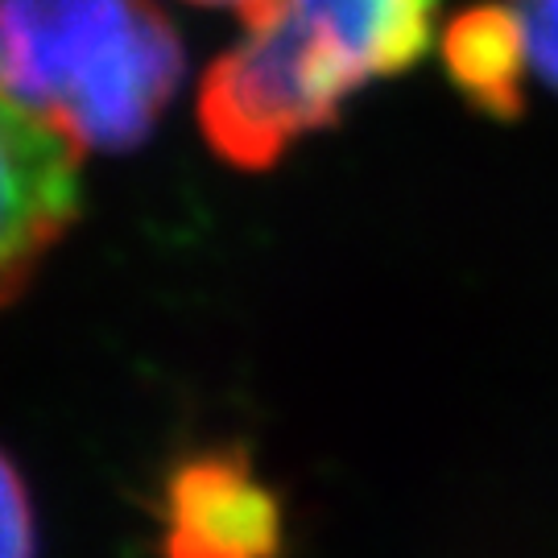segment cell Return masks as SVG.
Returning a JSON list of instances; mask_svg holds the SVG:
<instances>
[{
	"label": "cell",
	"mask_w": 558,
	"mask_h": 558,
	"mask_svg": "<svg viewBox=\"0 0 558 558\" xmlns=\"http://www.w3.org/2000/svg\"><path fill=\"white\" fill-rule=\"evenodd\" d=\"M435 0H269L207 66L199 129L228 166L265 170L339 124L348 96L422 62Z\"/></svg>",
	"instance_id": "obj_1"
},
{
	"label": "cell",
	"mask_w": 558,
	"mask_h": 558,
	"mask_svg": "<svg viewBox=\"0 0 558 558\" xmlns=\"http://www.w3.org/2000/svg\"><path fill=\"white\" fill-rule=\"evenodd\" d=\"M186 71L154 0H0V92L75 149H133Z\"/></svg>",
	"instance_id": "obj_2"
},
{
	"label": "cell",
	"mask_w": 558,
	"mask_h": 558,
	"mask_svg": "<svg viewBox=\"0 0 558 558\" xmlns=\"http://www.w3.org/2000/svg\"><path fill=\"white\" fill-rule=\"evenodd\" d=\"M166 558H281L286 509L240 451L182 459L161 500Z\"/></svg>",
	"instance_id": "obj_3"
},
{
	"label": "cell",
	"mask_w": 558,
	"mask_h": 558,
	"mask_svg": "<svg viewBox=\"0 0 558 558\" xmlns=\"http://www.w3.org/2000/svg\"><path fill=\"white\" fill-rule=\"evenodd\" d=\"M80 216V149L0 92V302L13 299Z\"/></svg>",
	"instance_id": "obj_4"
},
{
	"label": "cell",
	"mask_w": 558,
	"mask_h": 558,
	"mask_svg": "<svg viewBox=\"0 0 558 558\" xmlns=\"http://www.w3.org/2000/svg\"><path fill=\"white\" fill-rule=\"evenodd\" d=\"M442 71L463 104L488 120H518L525 112L530 46L513 4L480 0L459 9L442 29Z\"/></svg>",
	"instance_id": "obj_5"
},
{
	"label": "cell",
	"mask_w": 558,
	"mask_h": 558,
	"mask_svg": "<svg viewBox=\"0 0 558 558\" xmlns=\"http://www.w3.org/2000/svg\"><path fill=\"white\" fill-rule=\"evenodd\" d=\"M518 9L525 46H530V71L558 92V0H509Z\"/></svg>",
	"instance_id": "obj_6"
},
{
	"label": "cell",
	"mask_w": 558,
	"mask_h": 558,
	"mask_svg": "<svg viewBox=\"0 0 558 558\" xmlns=\"http://www.w3.org/2000/svg\"><path fill=\"white\" fill-rule=\"evenodd\" d=\"M0 558H34V513L17 468L0 456Z\"/></svg>",
	"instance_id": "obj_7"
},
{
	"label": "cell",
	"mask_w": 558,
	"mask_h": 558,
	"mask_svg": "<svg viewBox=\"0 0 558 558\" xmlns=\"http://www.w3.org/2000/svg\"><path fill=\"white\" fill-rule=\"evenodd\" d=\"M199 4H223V9H236L244 21L260 17V13L269 9V0H199Z\"/></svg>",
	"instance_id": "obj_8"
}]
</instances>
